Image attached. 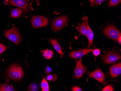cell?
Wrapping results in <instances>:
<instances>
[{
    "mask_svg": "<svg viewBox=\"0 0 121 91\" xmlns=\"http://www.w3.org/2000/svg\"><path fill=\"white\" fill-rule=\"evenodd\" d=\"M4 36L17 45L22 42V36L20 34L19 29L13 24L11 29L5 30Z\"/></svg>",
    "mask_w": 121,
    "mask_h": 91,
    "instance_id": "1",
    "label": "cell"
},
{
    "mask_svg": "<svg viewBox=\"0 0 121 91\" xmlns=\"http://www.w3.org/2000/svg\"><path fill=\"white\" fill-rule=\"evenodd\" d=\"M69 19L68 16L62 15L56 17L53 20L52 25V30L55 32L61 30L65 26H68Z\"/></svg>",
    "mask_w": 121,
    "mask_h": 91,
    "instance_id": "2",
    "label": "cell"
},
{
    "mask_svg": "<svg viewBox=\"0 0 121 91\" xmlns=\"http://www.w3.org/2000/svg\"><path fill=\"white\" fill-rule=\"evenodd\" d=\"M7 50V47L4 44L0 43V55Z\"/></svg>",
    "mask_w": 121,
    "mask_h": 91,
    "instance_id": "23",
    "label": "cell"
},
{
    "mask_svg": "<svg viewBox=\"0 0 121 91\" xmlns=\"http://www.w3.org/2000/svg\"><path fill=\"white\" fill-rule=\"evenodd\" d=\"M93 50L91 49L87 48L77 50L70 52L69 55L71 58L78 59L81 58L86 54L91 53L92 52Z\"/></svg>",
    "mask_w": 121,
    "mask_h": 91,
    "instance_id": "9",
    "label": "cell"
},
{
    "mask_svg": "<svg viewBox=\"0 0 121 91\" xmlns=\"http://www.w3.org/2000/svg\"><path fill=\"white\" fill-rule=\"evenodd\" d=\"M35 0V1H38V0Z\"/></svg>",
    "mask_w": 121,
    "mask_h": 91,
    "instance_id": "29",
    "label": "cell"
},
{
    "mask_svg": "<svg viewBox=\"0 0 121 91\" xmlns=\"http://www.w3.org/2000/svg\"><path fill=\"white\" fill-rule=\"evenodd\" d=\"M89 22L87 17H83V22L81 23L78 24V26L76 27V30L78 31L79 36L82 35L86 36L87 35V23Z\"/></svg>",
    "mask_w": 121,
    "mask_h": 91,
    "instance_id": "10",
    "label": "cell"
},
{
    "mask_svg": "<svg viewBox=\"0 0 121 91\" xmlns=\"http://www.w3.org/2000/svg\"><path fill=\"white\" fill-rule=\"evenodd\" d=\"M121 73V62L113 65L110 68V74L111 77L115 78L119 75Z\"/></svg>",
    "mask_w": 121,
    "mask_h": 91,
    "instance_id": "12",
    "label": "cell"
},
{
    "mask_svg": "<svg viewBox=\"0 0 121 91\" xmlns=\"http://www.w3.org/2000/svg\"><path fill=\"white\" fill-rule=\"evenodd\" d=\"M41 89L43 91H49V83L45 79L44 77H43L42 82H41Z\"/></svg>",
    "mask_w": 121,
    "mask_h": 91,
    "instance_id": "18",
    "label": "cell"
},
{
    "mask_svg": "<svg viewBox=\"0 0 121 91\" xmlns=\"http://www.w3.org/2000/svg\"><path fill=\"white\" fill-rule=\"evenodd\" d=\"M15 91L13 86L9 84H2L0 85V91Z\"/></svg>",
    "mask_w": 121,
    "mask_h": 91,
    "instance_id": "16",
    "label": "cell"
},
{
    "mask_svg": "<svg viewBox=\"0 0 121 91\" xmlns=\"http://www.w3.org/2000/svg\"><path fill=\"white\" fill-rule=\"evenodd\" d=\"M107 0H90V2L91 6L94 7Z\"/></svg>",
    "mask_w": 121,
    "mask_h": 91,
    "instance_id": "19",
    "label": "cell"
},
{
    "mask_svg": "<svg viewBox=\"0 0 121 91\" xmlns=\"http://www.w3.org/2000/svg\"><path fill=\"white\" fill-rule=\"evenodd\" d=\"M57 78V76L56 74H54L53 75H49L47 76V78L48 81L54 82L56 81Z\"/></svg>",
    "mask_w": 121,
    "mask_h": 91,
    "instance_id": "22",
    "label": "cell"
},
{
    "mask_svg": "<svg viewBox=\"0 0 121 91\" xmlns=\"http://www.w3.org/2000/svg\"><path fill=\"white\" fill-rule=\"evenodd\" d=\"M43 53V56L47 59H49L51 58L53 56V52L52 50L49 49H45L42 51Z\"/></svg>",
    "mask_w": 121,
    "mask_h": 91,
    "instance_id": "17",
    "label": "cell"
},
{
    "mask_svg": "<svg viewBox=\"0 0 121 91\" xmlns=\"http://www.w3.org/2000/svg\"><path fill=\"white\" fill-rule=\"evenodd\" d=\"M118 42H119V44L120 45L121 44V36H120L119 37V38L118 39Z\"/></svg>",
    "mask_w": 121,
    "mask_h": 91,
    "instance_id": "28",
    "label": "cell"
},
{
    "mask_svg": "<svg viewBox=\"0 0 121 91\" xmlns=\"http://www.w3.org/2000/svg\"><path fill=\"white\" fill-rule=\"evenodd\" d=\"M87 35L86 36L87 37L88 40L89 41V47H91L93 44V41L94 39V35L92 30L89 25V22L87 23Z\"/></svg>",
    "mask_w": 121,
    "mask_h": 91,
    "instance_id": "14",
    "label": "cell"
},
{
    "mask_svg": "<svg viewBox=\"0 0 121 91\" xmlns=\"http://www.w3.org/2000/svg\"><path fill=\"white\" fill-rule=\"evenodd\" d=\"M103 91H113V88L112 86L111 85H108L107 86L104 87L102 89Z\"/></svg>",
    "mask_w": 121,
    "mask_h": 91,
    "instance_id": "24",
    "label": "cell"
},
{
    "mask_svg": "<svg viewBox=\"0 0 121 91\" xmlns=\"http://www.w3.org/2000/svg\"><path fill=\"white\" fill-rule=\"evenodd\" d=\"M121 0H110L108 4L109 7H112L117 5L121 3Z\"/></svg>",
    "mask_w": 121,
    "mask_h": 91,
    "instance_id": "21",
    "label": "cell"
},
{
    "mask_svg": "<svg viewBox=\"0 0 121 91\" xmlns=\"http://www.w3.org/2000/svg\"><path fill=\"white\" fill-rule=\"evenodd\" d=\"M103 33L109 39L115 41H117L119 37L121 36L119 30L113 25L107 26L103 30Z\"/></svg>",
    "mask_w": 121,
    "mask_h": 91,
    "instance_id": "5",
    "label": "cell"
},
{
    "mask_svg": "<svg viewBox=\"0 0 121 91\" xmlns=\"http://www.w3.org/2000/svg\"><path fill=\"white\" fill-rule=\"evenodd\" d=\"M121 58L119 53L114 52H110L106 53L103 56V61L105 64H110L116 62Z\"/></svg>",
    "mask_w": 121,
    "mask_h": 91,
    "instance_id": "7",
    "label": "cell"
},
{
    "mask_svg": "<svg viewBox=\"0 0 121 91\" xmlns=\"http://www.w3.org/2000/svg\"><path fill=\"white\" fill-rule=\"evenodd\" d=\"M49 42L53 45L54 49L60 55V57H62L64 54V52H63L61 47L58 43L57 40L56 39L50 38Z\"/></svg>",
    "mask_w": 121,
    "mask_h": 91,
    "instance_id": "13",
    "label": "cell"
},
{
    "mask_svg": "<svg viewBox=\"0 0 121 91\" xmlns=\"http://www.w3.org/2000/svg\"><path fill=\"white\" fill-rule=\"evenodd\" d=\"M92 52H93V54L95 56H97L100 54V51L99 49H96L94 50H93Z\"/></svg>",
    "mask_w": 121,
    "mask_h": 91,
    "instance_id": "25",
    "label": "cell"
},
{
    "mask_svg": "<svg viewBox=\"0 0 121 91\" xmlns=\"http://www.w3.org/2000/svg\"><path fill=\"white\" fill-rule=\"evenodd\" d=\"M52 69L51 68L50 66H47L46 69H45V72L48 74H49V73H51V72H52Z\"/></svg>",
    "mask_w": 121,
    "mask_h": 91,
    "instance_id": "27",
    "label": "cell"
},
{
    "mask_svg": "<svg viewBox=\"0 0 121 91\" xmlns=\"http://www.w3.org/2000/svg\"><path fill=\"white\" fill-rule=\"evenodd\" d=\"M39 89V85L36 83H31L30 84L28 87V89L30 91H38Z\"/></svg>",
    "mask_w": 121,
    "mask_h": 91,
    "instance_id": "20",
    "label": "cell"
},
{
    "mask_svg": "<svg viewBox=\"0 0 121 91\" xmlns=\"http://www.w3.org/2000/svg\"><path fill=\"white\" fill-rule=\"evenodd\" d=\"M8 76L15 81H19L23 78L24 72L19 66L13 65L11 66L7 72Z\"/></svg>",
    "mask_w": 121,
    "mask_h": 91,
    "instance_id": "3",
    "label": "cell"
},
{
    "mask_svg": "<svg viewBox=\"0 0 121 91\" xmlns=\"http://www.w3.org/2000/svg\"><path fill=\"white\" fill-rule=\"evenodd\" d=\"M23 11L22 9L19 8L12 9L11 10V16L13 18H19L22 15Z\"/></svg>",
    "mask_w": 121,
    "mask_h": 91,
    "instance_id": "15",
    "label": "cell"
},
{
    "mask_svg": "<svg viewBox=\"0 0 121 91\" xmlns=\"http://www.w3.org/2000/svg\"><path fill=\"white\" fill-rule=\"evenodd\" d=\"M88 75L90 77H93L100 82H103L105 79V75L100 69H96L91 72L89 73Z\"/></svg>",
    "mask_w": 121,
    "mask_h": 91,
    "instance_id": "11",
    "label": "cell"
},
{
    "mask_svg": "<svg viewBox=\"0 0 121 91\" xmlns=\"http://www.w3.org/2000/svg\"><path fill=\"white\" fill-rule=\"evenodd\" d=\"M72 91H82V90L79 87L77 86H74L72 88Z\"/></svg>",
    "mask_w": 121,
    "mask_h": 91,
    "instance_id": "26",
    "label": "cell"
},
{
    "mask_svg": "<svg viewBox=\"0 0 121 91\" xmlns=\"http://www.w3.org/2000/svg\"><path fill=\"white\" fill-rule=\"evenodd\" d=\"M31 24L34 28L43 27L47 26L48 21L46 17L41 16H35L31 19Z\"/></svg>",
    "mask_w": 121,
    "mask_h": 91,
    "instance_id": "6",
    "label": "cell"
},
{
    "mask_svg": "<svg viewBox=\"0 0 121 91\" xmlns=\"http://www.w3.org/2000/svg\"><path fill=\"white\" fill-rule=\"evenodd\" d=\"M82 59H80L77 61L75 69L74 76L77 79H79L86 72L87 68L82 64Z\"/></svg>",
    "mask_w": 121,
    "mask_h": 91,
    "instance_id": "8",
    "label": "cell"
},
{
    "mask_svg": "<svg viewBox=\"0 0 121 91\" xmlns=\"http://www.w3.org/2000/svg\"><path fill=\"white\" fill-rule=\"evenodd\" d=\"M4 3L6 6L12 5L17 7L26 12H30L31 9L26 0H5Z\"/></svg>",
    "mask_w": 121,
    "mask_h": 91,
    "instance_id": "4",
    "label": "cell"
}]
</instances>
